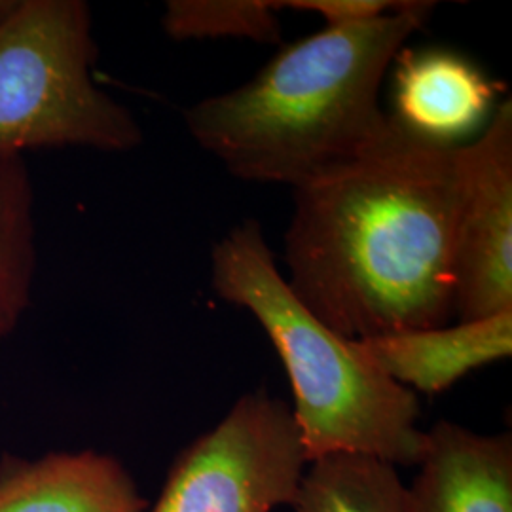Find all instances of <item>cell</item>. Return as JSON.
Returning <instances> with one entry per match:
<instances>
[{"label": "cell", "mask_w": 512, "mask_h": 512, "mask_svg": "<svg viewBox=\"0 0 512 512\" xmlns=\"http://www.w3.org/2000/svg\"><path fill=\"white\" fill-rule=\"evenodd\" d=\"M359 344L393 382L412 393L437 395L476 368L511 357L512 311L459 321L456 327L387 334Z\"/></svg>", "instance_id": "obj_10"}, {"label": "cell", "mask_w": 512, "mask_h": 512, "mask_svg": "<svg viewBox=\"0 0 512 512\" xmlns=\"http://www.w3.org/2000/svg\"><path fill=\"white\" fill-rule=\"evenodd\" d=\"M408 512H512V437L442 420L425 431Z\"/></svg>", "instance_id": "obj_7"}, {"label": "cell", "mask_w": 512, "mask_h": 512, "mask_svg": "<svg viewBox=\"0 0 512 512\" xmlns=\"http://www.w3.org/2000/svg\"><path fill=\"white\" fill-rule=\"evenodd\" d=\"M211 281L219 298L249 311L268 334L293 387L291 410L310 461L359 454L418 467L427 433L416 393L294 296L258 220H243L215 245Z\"/></svg>", "instance_id": "obj_3"}, {"label": "cell", "mask_w": 512, "mask_h": 512, "mask_svg": "<svg viewBox=\"0 0 512 512\" xmlns=\"http://www.w3.org/2000/svg\"><path fill=\"white\" fill-rule=\"evenodd\" d=\"M433 8L408 0L382 18L302 38L247 84L186 110V128L238 179L293 190L311 183L384 131L385 73Z\"/></svg>", "instance_id": "obj_2"}, {"label": "cell", "mask_w": 512, "mask_h": 512, "mask_svg": "<svg viewBox=\"0 0 512 512\" xmlns=\"http://www.w3.org/2000/svg\"><path fill=\"white\" fill-rule=\"evenodd\" d=\"M37 200L23 154L0 156V340L18 329L37 279Z\"/></svg>", "instance_id": "obj_11"}, {"label": "cell", "mask_w": 512, "mask_h": 512, "mask_svg": "<svg viewBox=\"0 0 512 512\" xmlns=\"http://www.w3.org/2000/svg\"><path fill=\"white\" fill-rule=\"evenodd\" d=\"M308 465L291 404L256 389L184 448L156 505L147 512H274L293 507Z\"/></svg>", "instance_id": "obj_5"}, {"label": "cell", "mask_w": 512, "mask_h": 512, "mask_svg": "<svg viewBox=\"0 0 512 512\" xmlns=\"http://www.w3.org/2000/svg\"><path fill=\"white\" fill-rule=\"evenodd\" d=\"M279 10L275 0H171L162 25L173 40L230 37L274 44L281 37Z\"/></svg>", "instance_id": "obj_13"}, {"label": "cell", "mask_w": 512, "mask_h": 512, "mask_svg": "<svg viewBox=\"0 0 512 512\" xmlns=\"http://www.w3.org/2000/svg\"><path fill=\"white\" fill-rule=\"evenodd\" d=\"M283 8L298 12H315L325 19L327 27L361 25L372 19L382 18L401 6L391 0H289L281 2Z\"/></svg>", "instance_id": "obj_14"}, {"label": "cell", "mask_w": 512, "mask_h": 512, "mask_svg": "<svg viewBox=\"0 0 512 512\" xmlns=\"http://www.w3.org/2000/svg\"><path fill=\"white\" fill-rule=\"evenodd\" d=\"M459 147L389 114L359 156L294 190L287 285L329 329L361 342L446 327L456 315Z\"/></svg>", "instance_id": "obj_1"}, {"label": "cell", "mask_w": 512, "mask_h": 512, "mask_svg": "<svg viewBox=\"0 0 512 512\" xmlns=\"http://www.w3.org/2000/svg\"><path fill=\"white\" fill-rule=\"evenodd\" d=\"M294 512H408V486L382 459L332 454L313 459L302 476Z\"/></svg>", "instance_id": "obj_12"}, {"label": "cell", "mask_w": 512, "mask_h": 512, "mask_svg": "<svg viewBox=\"0 0 512 512\" xmlns=\"http://www.w3.org/2000/svg\"><path fill=\"white\" fill-rule=\"evenodd\" d=\"M395 116L427 141L459 147L494 114V84L465 57L444 50L401 52Z\"/></svg>", "instance_id": "obj_9"}, {"label": "cell", "mask_w": 512, "mask_h": 512, "mask_svg": "<svg viewBox=\"0 0 512 512\" xmlns=\"http://www.w3.org/2000/svg\"><path fill=\"white\" fill-rule=\"evenodd\" d=\"M97 44L82 0H19L0 27V156L40 148L128 152L143 131L93 82Z\"/></svg>", "instance_id": "obj_4"}, {"label": "cell", "mask_w": 512, "mask_h": 512, "mask_svg": "<svg viewBox=\"0 0 512 512\" xmlns=\"http://www.w3.org/2000/svg\"><path fill=\"white\" fill-rule=\"evenodd\" d=\"M19 0H0V27L16 12Z\"/></svg>", "instance_id": "obj_15"}, {"label": "cell", "mask_w": 512, "mask_h": 512, "mask_svg": "<svg viewBox=\"0 0 512 512\" xmlns=\"http://www.w3.org/2000/svg\"><path fill=\"white\" fill-rule=\"evenodd\" d=\"M128 469L95 450L0 461V512H147Z\"/></svg>", "instance_id": "obj_8"}, {"label": "cell", "mask_w": 512, "mask_h": 512, "mask_svg": "<svg viewBox=\"0 0 512 512\" xmlns=\"http://www.w3.org/2000/svg\"><path fill=\"white\" fill-rule=\"evenodd\" d=\"M459 321L512 311V103L494 110L482 135L459 147L452 238Z\"/></svg>", "instance_id": "obj_6"}]
</instances>
